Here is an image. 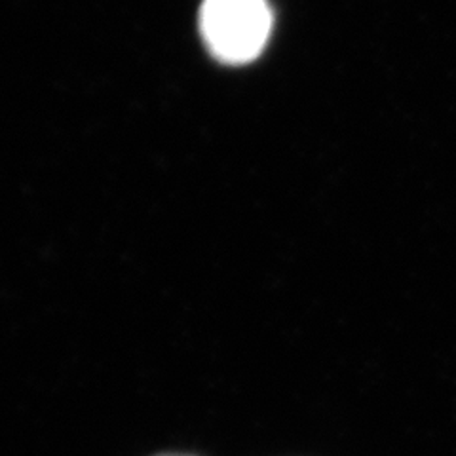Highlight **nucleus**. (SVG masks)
I'll return each instance as SVG.
<instances>
[{"mask_svg": "<svg viewBox=\"0 0 456 456\" xmlns=\"http://www.w3.org/2000/svg\"><path fill=\"white\" fill-rule=\"evenodd\" d=\"M200 27L211 53L224 63H248L265 48L273 28L266 0H204Z\"/></svg>", "mask_w": 456, "mask_h": 456, "instance_id": "nucleus-1", "label": "nucleus"}, {"mask_svg": "<svg viewBox=\"0 0 456 456\" xmlns=\"http://www.w3.org/2000/svg\"><path fill=\"white\" fill-rule=\"evenodd\" d=\"M160 456H191V454H160Z\"/></svg>", "mask_w": 456, "mask_h": 456, "instance_id": "nucleus-2", "label": "nucleus"}]
</instances>
